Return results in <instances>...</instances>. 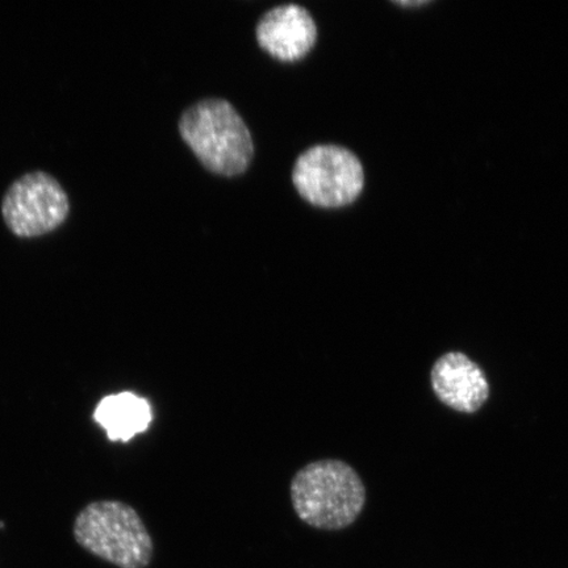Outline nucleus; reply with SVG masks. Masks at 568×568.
Wrapping results in <instances>:
<instances>
[{"label": "nucleus", "mask_w": 568, "mask_h": 568, "mask_svg": "<svg viewBox=\"0 0 568 568\" xmlns=\"http://www.w3.org/2000/svg\"><path fill=\"white\" fill-rule=\"evenodd\" d=\"M297 517L318 530L351 527L366 506L364 480L346 462H312L295 474L290 487Z\"/></svg>", "instance_id": "obj_1"}, {"label": "nucleus", "mask_w": 568, "mask_h": 568, "mask_svg": "<svg viewBox=\"0 0 568 568\" xmlns=\"http://www.w3.org/2000/svg\"><path fill=\"white\" fill-rule=\"evenodd\" d=\"M180 133L199 162L211 173L237 176L251 166V131L225 99L207 98L182 113Z\"/></svg>", "instance_id": "obj_2"}, {"label": "nucleus", "mask_w": 568, "mask_h": 568, "mask_svg": "<svg viewBox=\"0 0 568 568\" xmlns=\"http://www.w3.org/2000/svg\"><path fill=\"white\" fill-rule=\"evenodd\" d=\"M73 536L83 550L118 568H146L154 557L151 532L124 501L89 503L75 517Z\"/></svg>", "instance_id": "obj_3"}, {"label": "nucleus", "mask_w": 568, "mask_h": 568, "mask_svg": "<svg viewBox=\"0 0 568 568\" xmlns=\"http://www.w3.org/2000/svg\"><path fill=\"white\" fill-rule=\"evenodd\" d=\"M293 182L297 193L312 205L341 209L357 201L365 186V172L349 149L316 145L296 160Z\"/></svg>", "instance_id": "obj_4"}, {"label": "nucleus", "mask_w": 568, "mask_h": 568, "mask_svg": "<svg viewBox=\"0 0 568 568\" xmlns=\"http://www.w3.org/2000/svg\"><path fill=\"white\" fill-rule=\"evenodd\" d=\"M70 203L52 175L28 173L12 184L2 203L7 226L18 237H39L65 222Z\"/></svg>", "instance_id": "obj_5"}, {"label": "nucleus", "mask_w": 568, "mask_h": 568, "mask_svg": "<svg viewBox=\"0 0 568 568\" xmlns=\"http://www.w3.org/2000/svg\"><path fill=\"white\" fill-rule=\"evenodd\" d=\"M437 399L459 414H477L489 399L491 387L483 368L462 352L445 353L430 371Z\"/></svg>", "instance_id": "obj_6"}, {"label": "nucleus", "mask_w": 568, "mask_h": 568, "mask_svg": "<svg viewBox=\"0 0 568 568\" xmlns=\"http://www.w3.org/2000/svg\"><path fill=\"white\" fill-rule=\"evenodd\" d=\"M258 44L283 62L304 59L315 47L317 26L310 11L300 4H282L267 11L255 28Z\"/></svg>", "instance_id": "obj_7"}, {"label": "nucleus", "mask_w": 568, "mask_h": 568, "mask_svg": "<svg viewBox=\"0 0 568 568\" xmlns=\"http://www.w3.org/2000/svg\"><path fill=\"white\" fill-rule=\"evenodd\" d=\"M94 420L110 442L128 443L151 428L153 412L145 397L124 390L104 396L94 410Z\"/></svg>", "instance_id": "obj_8"}]
</instances>
